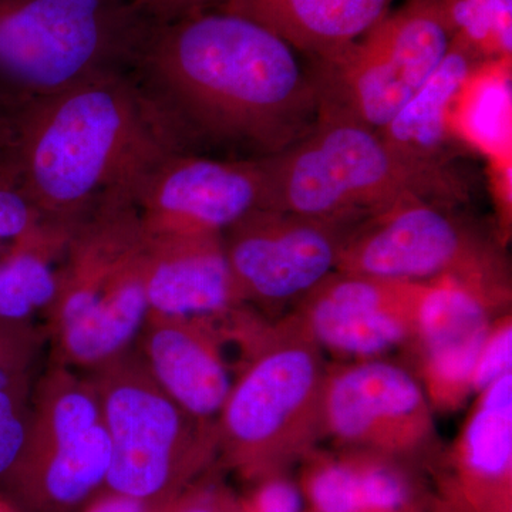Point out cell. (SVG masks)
Returning <instances> with one entry per match:
<instances>
[{"label": "cell", "instance_id": "obj_25", "mask_svg": "<svg viewBox=\"0 0 512 512\" xmlns=\"http://www.w3.org/2000/svg\"><path fill=\"white\" fill-rule=\"evenodd\" d=\"M352 451L360 481V512H419L412 480L397 458Z\"/></svg>", "mask_w": 512, "mask_h": 512}, {"label": "cell", "instance_id": "obj_12", "mask_svg": "<svg viewBox=\"0 0 512 512\" xmlns=\"http://www.w3.org/2000/svg\"><path fill=\"white\" fill-rule=\"evenodd\" d=\"M426 291V282L335 271L293 305L292 315L323 352L379 359L412 345Z\"/></svg>", "mask_w": 512, "mask_h": 512}, {"label": "cell", "instance_id": "obj_15", "mask_svg": "<svg viewBox=\"0 0 512 512\" xmlns=\"http://www.w3.org/2000/svg\"><path fill=\"white\" fill-rule=\"evenodd\" d=\"M144 286L148 316L212 319L245 305L221 234L147 238Z\"/></svg>", "mask_w": 512, "mask_h": 512}, {"label": "cell", "instance_id": "obj_37", "mask_svg": "<svg viewBox=\"0 0 512 512\" xmlns=\"http://www.w3.org/2000/svg\"><path fill=\"white\" fill-rule=\"evenodd\" d=\"M239 512H252V511H249L248 508H245L244 505H242V503H239Z\"/></svg>", "mask_w": 512, "mask_h": 512}, {"label": "cell", "instance_id": "obj_1", "mask_svg": "<svg viewBox=\"0 0 512 512\" xmlns=\"http://www.w3.org/2000/svg\"><path fill=\"white\" fill-rule=\"evenodd\" d=\"M130 72L184 153L265 160L308 136L322 113L311 60L220 9L153 20Z\"/></svg>", "mask_w": 512, "mask_h": 512}, {"label": "cell", "instance_id": "obj_6", "mask_svg": "<svg viewBox=\"0 0 512 512\" xmlns=\"http://www.w3.org/2000/svg\"><path fill=\"white\" fill-rule=\"evenodd\" d=\"M325 352L295 316L271 329L232 384L217 420L218 454L249 480L281 473L323 436Z\"/></svg>", "mask_w": 512, "mask_h": 512}, {"label": "cell", "instance_id": "obj_5", "mask_svg": "<svg viewBox=\"0 0 512 512\" xmlns=\"http://www.w3.org/2000/svg\"><path fill=\"white\" fill-rule=\"evenodd\" d=\"M146 242L133 201L107 202L74 225L45 316L63 363L93 370L136 345L148 316Z\"/></svg>", "mask_w": 512, "mask_h": 512}, {"label": "cell", "instance_id": "obj_35", "mask_svg": "<svg viewBox=\"0 0 512 512\" xmlns=\"http://www.w3.org/2000/svg\"><path fill=\"white\" fill-rule=\"evenodd\" d=\"M12 158V136H10L9 123L0 119V163Z\"/></svg>", "mask_w": 512, "mask_h": 512}, {"label": "cell", "instance_id": "obj_17", "mask_svg": "<svg viewBox=\"0 0 512 512\" xmlns=\"http://www.w3.org/2000/svg\"><path fill=\"white\" fill-rule=\"evenodd\" d=\"M111 444L103 421L92 430L36 453H20L0 485L29 512H72L104 488Z\"/></svg>", "mask_w": 512, "mask_h": 512}, {"label": "cell", "instance_id": "obj_21", "mask_svg": "<svg viewBox=\"0 0 512 512\" xmlns=\"http://www.w3.org/2000/svg\"><path fill=\"white\" fill-rule=\"evenodd\" d=\"M101 421L99 394L92 379L55 362L30 393L28 431L20 453L60 446Z\"/></svg>", "mask_w": 512, "mask_h": 512}, {"label": "cell", "instance_id": "obj_22", "mask_svg": "<svg viewBox=\"0 0 512 512\" xmlns=\"http://www.w3.org/2000/svg\"><path fill=\"white\" fill-rule=\"evenodd\" d=\"M366 35L382 47L414 92L436 72L453 43L431 0H404Z\"/></svg>", "mask_w": 512, "mask_h": 512}, {"label": "cell", "instance_id": "obj_3", "mask_svg": "<svg viewBox=\"0 0 512 512\" xmlns=\"http://www.w3.org/2000/svg\"><path fill=\"white\" fill-rule=\"evenodd\" d=\"M268 164V210L345 224L360 225L410 198L463 205L470 195L463 174L409 163L376 130L329 113Z\"/></svg>", "mask_w": 512, "mask_h": 512}, {"label": "cell", "instance_id": "obj_24", "mask_svg": "<svg viewBox=\"0 0 512 512\" xmlns=\"http://www.w3.org/2000/svg\"><path fill=\"white\" fill-rule=\"evenodd\" d=\"M301 490L313 512H360V481L352 451L309 453Z\"/></svg>", "mask_w": 512, "mask_h": 512}, {"label": "cell", "instance_id": "obj_28", "mask_svg": "<svg viewBox=\"0 0 512 512\" xmlns=\"http://www.w3.org/2000/svg\"><path fill=\"white\" fill-rule=\"evenodd\" d=\"M512 372L511 313L498 316L491 323L473 373V393H481L495 380Z\"/></svg>", "mask_w": 512, "mask_h": 512}, {"label": "cell", "instance_id": "obj_31", "mask_svg": "<svg viewBox=\"0 0 512 512\" xmlns=\"http://www.w3.org/2000/svg\"><path fill=\"white\" fill-rule=\"evenodd\" d=\"M28 414L29 407L0 423V478L8 473L22 451L28 431Z\"/></svg>", "mask_w": 512, "mask_h": 512}, {"label": "cell", "instance_id": "obj_9", "mask_svg": "<svg viewBox=\"0 0 512 512\" xmlns=\"http://www.w3.org/2000/svg\"><path fill=\"white\" fill-rule=\"evenodd\" d=\"M356 227L268 208L245 215L221 234L239 298L259 312L295 305L336 271Z\"/></svg>", "mask_w": 512, "mask_h": 512}, {"label": "cell", "instance_id": "obj_10", "mask_svg": "<svg viewBox=\"0 0 512 512\" xmlns=\"http://www.w3.org/2000/svg\"><path fill=\"white\" fill-rule=\"evenodd\" d=\"M413 370L393 360L329 366L323 436L345 450L404 460L436 443L433 412Z\"/></svg>", "mask_w": 512, "mask_h": 512}, {"label": "cell", "instance_id": "obj_27", "mask_svg": "<svg viewBox=\"0 0 512 512\" xmlns=\"http://www.w3.org/2000/svg\"><path fill=\"white\" fill-rule=\"evenodd\" d=\"M46 336L33 322L0 318V390L30 380Z\"/></svg>", "mask_w": 512, "mask_h": 512}, {"label": "cell", "instance_id": "obj_33", "mask_svg": "<svg viewBox=\"0 0 512 512\" xmlns=\"http://www.w3.org/2000/svg\"><path fill=\"white\" fill-rule=\"evenodd\" d=\"M227 0H137L151 19L168 22L201 10L218 9Z\"/></svg>", "mask_w": 512, "mask_h": 512}, {"label": "cell", "instance_id": "obj_2", "mask_svg": "<svg viewBox=\"0 0 512 512\" xmlns=\"http://www.w3.org/2000/svg\"><path fill=\"white\" fill-rule=\"evenodd\" d=\"M12 161L47 220L76 224L134 201L144 178L181 151L130 70L94 77L9 121Z\"/></svg>", "mask_w": 512, "mask_h": 512}, {"label": "cell", "instance_id": "obj_26", "mask_svg": "<svg viewBox=\"0 0 512 512\" xmlns=\"http://www.w3.org/2000/svg\"><path fill=\"white\" fill-rule=\"evenodd\" d=\"M46 221L20 180L12 158L0 163V266Z\"/></svg>", "mask_w": 512, "mask_h": 512}, {"label": "cell", "instance_id": "obj_7", "mask_svg": "<svg viewBox=\"0 0 512 512\" xmlns=\"http://www.w3.org/2000/svg\"><path fill=\"white\" fill-rule=\"evenodd\" d=\"M89 377L111 444L104 490L170 501L197 483L218 456L217 423L184 412L150 375L136 346Z\"/></svg>", "mask_w": 512, "mask_h": 512}, {"label": "cell", "instance_id": "obj_32", "mask_svg": "<svg viewBox=\"0 0 512 512\" xmlns=\"http://www.w3.org/2000/svg\"><path fill=\"white\" fill-rule=\"evenodd\" d=\"M178 498L170 501H150L104 490L84 512H173Z\"/></svg>", "mask_w": 512, "mask_h": 512}, {"label": "cell", "instance_id": "obj_30", "mask_svg": "<svg viewBox=\"0 0 512 512\" xmlns=\"http://www.w3.org/2000/svg\"><path fill=\"white\" fill-rule=\"evenodd\" d=\"M238 508L239 503L224 488L194 483L178 498L173 512H237Z\"/></svg>", "mask_w": 512, "mask_h": 512}, {"label": "cell", "instance_id": "obj_4", "mask_svg": "<svg viewBox=\"0 0 512 512\" xmlns=\"http://www.w3.org/2000/svg\"><path fill=\"white\" fill-rule=\"evenodd\" d=\"M151 23L137 0H0V119L130 70Z\"/></svg>", "mask_w": 512, "mask_h": 512}, {"label": "cell", "instance_id": "obj_19", "mask_svg": "<svg viewBox=\"0 0 512 512\" xmlns=\"http://www.w3.org/2000/svg\"><path fill=\"white\" fill-rule=\"evenodd\" d=\"M463 47L451 43L446 59L382 130L384 143L400 157L436 173L461 174L450 144V106L480 66Z\"/></svg>", "mask_w": 512, "mask_h": 512}, {"label": "cell", "instance_id": "obj_8", "mask_svg": "<svg viewBox=\"0 0 512 512\" xmlns=\"http://www.w3.org/2000/svg\"><path fill=\"white\" fill-rule=\"evenodd\" d=\"M336 271L430 282L454 278L511 302L503 244L461 205L410 198L353 229Z\"/></svg>", "mask_w": 512, "mask_h": 512}, {"label": "cell", "instance_id": "obj_11", "mask_svg": "<svg viewBox=\"0 0 512 512\" xmlns=\"http://www.w3.org/2000/svg\"><path fill=\"white\" fill-rule=\"evenodd\" d=\"M269 164L175 151L144 178L134 208L147 238L222 234L268 205Z\"/></svg>", "mask_w": 512, "mask_h": 512}, {"label": "cell", "instance_id": "obj_36", "mask_svg": "<svg viewBox=\"0 0 512 512\" xmlns=\"http://www.w3.org/2000/svg\"><path fill=\"white\" fill-rule=\"evenodd\" d=\"M0 512H19L13 505L6 503V501L0 500Z\"/></svg>", "mask_w": 512, "mask_h": 512}, {"label": "cell", "instance_id": "obj_29", "mask_svg": "<svg viewBox=\"0 0 512 512\" xmlns=\"http://www.w3.org/2000/svg\"><path fill=\"white\" fill-rule=\"evenodd\" d=\"M242 505L252 512H303L305 497L301 487L276 473L258 480L254 493Z\"/></svg>", "mask_w": 512, "mask_h": 512}, {"label": "cell", "instance_id": "obj_18", "mask_svg": "<svg viewBox=\"0 0 512 512\" xmlns=\"http://www.w3.org/2000/svg\"><path fill=\"white\" fill-rule=\"evenodd\" d=\"M396 0H227L220 10L259 23L308 60H329L362 39Z\"/></svg>", "mask_w": 512, "mask_h": 512}, {"label": "cell", "instance_id": "obj_13", "mask_svg": "<svg viewBox=\"0 0 512 512\" xmlns=\"http://www.w3.org/2000/svg\"><path fill=\"white\" fill-rule=\"evenodd\" d=\"M426 284L407 350L431 409L454 412L473 394L478 353L491 323L510 312V303L448 276Z\"/></svg>", "mask_w": 512, "mask_h": 512}, {"label": "cell", "instance_id": "obj_23", "mask_svg": "<svg viewBox=\"0 0 512 512\" xmlns=\"http://www.w3.org/2000/svg\"><path fill=\"white\" fill-rule=\"evenodd\" d=\"M454 45L477 62L511 60L512 0H431Z\"/></svg>", "mask_w": 512, "mask_h": 512}, {"label": "cell", "instance_id": "obj_16", "mask_svg": "<svg viewBox=\"0 0 512 512\" xmlns=\"http://www.w3.org/2000/svg\"><path fill=\"white\" fill-rule=\"evenodd\" d=\"M451 461L446 512H511L512 372L478 393Z\"/></svg>", "mask_w": 512, "mask_h": 512}, {"label": "cell", "instance_id": "obj_34", "mask_svg": "<svg viewBox=\"0 0 512 512\" xmlns=\"http://www.w3.org/2000/svg\"><path fill=\"white\" fill-rule=\"evenodd\" d=\"M30 400V380L0 390V423L28 409Z\"/></svg>", "mask_w": 512, "mask_h": 512}, {"label": "cell", "instance_id": "obj_14", "mask_svg": "<svg viewBox=\"0 0 512 512\" xmlns=\"http://www.w3.org/2000/svg\"><path fill=\"white\" fill-rule=\"evenodd\" d=\"M134 346L158 386L184 412L217 423L237 370L214 319L147 316Z\"/></svg>", "mask_w": 512, "mask_h": 512}, {"label": "cell", "instance_id": "obj_38", "mask_svg": "<svg viewBox=\"0 0 512 512\" xmlns=\"http://www.w3.org/2000/svg\"><path fill=\"white\" fill-rule=\"evenodd\" d=\"M237 512H239V508H238V511H237Z\"/></svg>", "mask_w": 512, "mask_h": 512}, {"label": "cell", "instance_id": "obj_20", "mask_svg": "<svg viewBox=\"0 0 512 512\" xmlns=\"http://www.w3.org/2000/svg\"><path fill=\"white\" fill-rule=\"evenodd\" d=\"M77 224V222H76ZM46 221L0 266V318L33 322L47 315L74 225Z\"/></svg>", "mask_w": 512, "mask_h": 512}]
</instances>
